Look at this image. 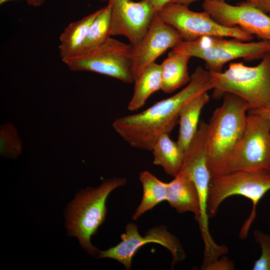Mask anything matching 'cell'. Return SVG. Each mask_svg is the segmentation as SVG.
Instances as JSON below:
<instances>
[{
    "label": "cell",
    "mask_w": 270,
    "mask_h": 270,
    "mask_svg": "<svg viewBox=\"0 0 270 270\" xmlns=\"http://www.w3.org/2000/svg\"><path fill=\"white\" fill-rule=\"evenodd\" d=\"M132 49L130 44L110 36L102 44L80 51L64 63L73 71L94 72L130 84L134 82Z\"/></svg>",
    "instance_id": "7"
},
{
    "label": "cell",
    "mask_w": 270,
    "mask_h": 270,
    "mask_svg": "<svg viewBox=\"0 0 270 270\" xmlns=\"http://www.w3.org/2000/svg\"><path fill=\"white\" fill-rule=\"evenodd\" d=\"M212 88L210 72L198 66L182 90L141 112L115 119L112 128L130 146L151 151L156 140L162 134H170L178 122L183 106L196 96Z\"/></svg>",
    "instance_id": "1"
},
{
    "label": "cell",
    "mask_w": 270,
    "mask_h": 270,
    "mask_svg": "<svg viewBox=\"0 0 270 270\" xmlns=\"http://www.w3.org/2000/svg\"><path fill=\"white\" fill-rule=\"evenodd\" d=\"M169 134L160 135L154 144L151 151L153 164L160 166L166 174L174 178L182 167L185 152Z\"/></svg>",
    "instance_id": "19"
},
{
    "label": "cell",
    "mask_w": 270,
    "mask_h": 270,
    "mask_svg": "<svg viewBox=\"0 0 270 270\" xmlns=\"http://www.w3.org/2000/svg\"><path fill=\"white\" fill-rule=\"evenodd\" d=\"M268 14L270 16V11L268 12Z\"/></svg>",
    "instance_id": "32"
},
{
    "label": "cell",
    "mask_w": 270,
    "mask_h": 270,
    "mask_svg": "<svg viewBox=\"0 0 270 270\" xmlns=\"http://www.w3.org/2000/svg\"><path fill=\"white\" fill-rule=\"evenodd\" d=\"M100 10L70 23L60 34L58 48L63 62L80 52L88 29Z\"/></svg>",
    "instance_id": "18"
},
{
    "label": "cell",
    "mask_w": 270,
    "mask_h": 270,
    "mask_svg": "<svg viewBox=\"0 0 270 270\" xmlns=\"http://www.w3.org/2000/svg\"><path fill=\"white\" fill-rule=\"evenodd\" d=\"M182 40L179 32L160 20L156 13L144 36L137 45L132 46V73L134 80L146 68Z\"/></svg>",
    "instance_id": "14"
},
{
    "label": "cell",
    "mask_w": 270,
    "mask_h": 270,
    "mask_svg": "<svg viewBox=\"0 0 270 270\" xmlns=\"http://www.w3.org/2000/svg\"><path fill=\"white\" fill-rule=\"evenodd\" d=\"M198 0H173L171 2H176V3L182 4L188 6L189 4L194 2H197ZM203 0L204 1V0ZM208 0L226 1V0Z\"/></svg>",
    "instance_id": "30"
},
{
    "label": "cell",
    "mask_w": 270,
    "mask_h": 270,
    "mask_svg": "<svg viewBox=\"0 0 270 270\" xmlns=\"http://www.w3.org/2000/svg\"><path fill=\"white\" fill-rule=\"evenodd\" d=\"M203 10L218 23L238 26L263 40L270 42V16L246 2L232 5L225 1L204 0Z\"/></svg>",
    "instance_id": "12"
},
{
    "label": "cell",
    "mask_w": 270,
    "mask_h": 270,
    "mask_svg": "<svg viewBox=\"0 0 270 270\" xmlns=\"http://www.w3.org/2000/svg\"><path fill=\"white\" fill-rule=\"evenodd\" d=\"M229 172L270 170V126L260 113L248 111L242 136L228 162Z\"/></svg>",
    "instance_id": "9"
},
{
    "label": "cell",
    "mask_w": 270,
    "mask_h": 270,
    "mask_svg": "<svg viewBox=\"0 0 270 270\" xmlns=\"http://www.w3.org/2000/svg\"><path fill=\"white\" fill-rule=\"evenodd\" d=\"M99 1H100V2H108V0H98Z\"/></svg>",
    "instance_id": "31"
},
{
    "label": "cell",
    "mask_w": 270,
    "mask_h": 270,
    "mask_svg": "<svg viewBox=\"0 0 270 270\" xmlns=\"http://www.w3.org/2000/svg\"><path fill=\"white\" fill-rule=\"evenodd\" d=\"M126 184L125 178L115 177L105 180L96 188L82 190L67 209L69 235L77 237L81 246L92 256H98L100 252L92 245L90 240L106 219L108 195Z\"/></svg>",
    "instance_id": "4"
},
{
    "label": "cell",
    "mask_w": 270,
    "mask_h": 270,
    "mask_svg": "<svg viewBox=\"0 0 270 270\" xmlns=\"http://www.w3.org/2000/svg\"><path fill=\"white\" fill-rule=\"evenodd\" d=\"M112 1L110 36H123L132 46L137 45L147 32L155 10L144 0Z\"/></svg>",
    "instance_id": "13"
},
{
    "label": "cell",
    "mask_w": 270,
    "mask_h": 270,
    "mask_svg": "<svg viewBox=\"0 0 270 270\" xmlns=\"http://www.w3.org/2000/svg\"><path fill=\"white\" fill-rule=\"evenodd\" d=\"M210 72L214 99L226 93L234 94L247 103L248 111L270 104V51L255 66L231 62L224 71Z\"/></svg>",
    "instance_id": "3"
},
{
    "label": "cell",
    "mask_w": 270,
    "mask_h": 270,
    "mask_svg": "<svg viewBox=\"0 0 270 270\" xmlns=\"http://www.w3.org/2000/svg\"><path fill=\"white\" fill-rule=\"evenodd\" d=\"M270 190V170L231 172L212 178L208 200L209 218L214 216L222 203L233 196H241L250 200L252 210L240 231L239 236L244 240L256 217L257 206Z\"/></svg>",
    "instance_id": "5"
},
{
    "label": "cell",
    "mask_w": 270,
    "mask_h": 270,
    "mask_svg": "<svg viewBox=\"0 0 270 270\" xmlns=\"http://www.w3.org/2000/svg\"><path fill=\"white\" fill-rule=\"evenodd\" d=\"M255 241L260 245L262 254L254 262L253 270H270V234L258 230L253 232Z\"/></svg>",
    "instance_id": "24"
},
{
    "label": "cell",
    "mask_w": 270,
    "mask_h": 270,
    "mask_svg": "<svg viewBox=\"0 0 270 270\" xmlns=\"http://www.w3.org/2000/svg\"><path fill=\"white\" fill-rule=\"evenodd\" d=\"M133 94L128 105L130 111H136L144 106L148 98L162 89L160 64L156 62L146 68L134 80Z\"/></svg>",
    "instance_id": "20"
},
{
    "label": "cell",
    "mask_w": 270,
    "mask_h": 270,
    "mask_svg": "<svg viewBox=\"0 0 270 270\" xmlns=\"http://www.w3.org/2000/svg\"><path fill=\"white\" fill-rule=\"evenodd\" d=\"M207 123L200 120L197 132L185 152L181 168L192 180L197 189L200 204L198 222L206 253L216 250L219 244L212 239L209 230L208 200L212 176L208 166L206 148Z\"/></svg>",
    "instance_id": "10"
},
{
    "label": "cell",
    "mask_w": 270,
    "mask_h": 270,
    "mask_svg": "<svg viewBox=\"0 0 270 270\" xmlns=\"http://www.w3.org/2000/svg\"><path fill=\"white\" fill-rule=\"evenodd\" d=\"M148 2L154 9L156 12L159 10L166 4L173 0H144Z\"/></svg>",
    "instance_id": "27"
},
{
    "label": "cell",
    "mask_w": 270,
    "mask_h": 270,
    "mask_svg": "<svg viewBox=\"0 0 270 270\" xmlns=\"http://www.w3.org/2000/svg\"><path fill=\"white\" fill-rule=\"evenodd\" d=\"M209 100L208 92H204L187 102L180 112L176 142L184 152L197 132L202 110Z\"/></svg>",
    "instance_id": "17"
},
{
    "label": "cell",
    "mask_w": 270,
    "mask_h": 270,
    "mask_svg": "<svg viewBox=\"0 0 270 270\" xmlns=\"http://www.w3.org/2000/svg\"><path fill=\"white\" fill-rule=\"evenodd\" d=\"M166 201L178 213L192 212L198 222L200 204L197 189L186 172L180 168L174 179L168 183Z\"/></svg>",
    "instance_id": "15"
},
{
    "label": "cell",
    "mask_w": 270,
    "mask_h": 270,
    "mask_svg": "<svg viewBox=\"0 0 270 270\" xmlns=\"http://www.w3.org/2000/svg\"><path fill=\"white\" fill-rule=\"evenodd\" d=\"M112 1L108 0L107 5L100 11L91 24L80 50L93 47L110 37V14Z\"/></svg>",
    "instance_id": "22"
},
{
    "label": "cell",
    "mask_w": 270,
    "mask_h": 270,
    "mask_svg": "<svg viewBox=\"0 0 270 270\" xmlns=\"http://www.w3.org/2000/svg\"><path fill=\"white\" fill-rule=\"evenodd\" d=\"M22 142L16 128L12 123H5L0 128V154L2 156L15 158L22 152Z\"/></svg>",
    "instance_id": "23"
},
{
    "label": "cell",
    "mask_w": 270,
    "mask_h": 270,
    "mask_svg": "<svg viewBox=\"0 0 270 270\" xmlns=\"http://www.w3.org/2000/svg\"><path fill=\"white\" fill-rule=\"evenodd\" d=\"M120 238L121 242L114 246L100 251L98 258L114 259L123 264L126 270H130L132 258L138 250L144 244L152 242L160 244L170 252L172 257V265L186 258L180 240L164 226L152 228L142 236L138 231L137 226L134 222H130Z\"/></svg>",
    "instance_id": "11"
},
{
    "label": "cell",
    "mask_w": 270,
    "mask_h": 270,
    "mask_svg": "<svg viewBox=\"0 0 270 270\" xmlns=\"http://www.w3.org/2000/svg\"><path fill=\"white\" fill-rule=\"evenodd\" d=\"M192 58L188 55L176 50L170 51L160 64L162 89L165 93H172L186 86L190 82L188 64Z\"/></svg>",
    "instance_id": "16"
},
{
    "label": "cell",
    "mask_w": 270,
    "mask_h": 270,
    "mask_svg": "<svg viewBox=\"0 0 270 270\" xmlns=\"http://www.w3.org/2000/svg\"><path fill=\"white\" fill-rule=\"evenodd\" d=\"M157 16L175 28L183 40L192 41L204 36L233 38L250 42L254 36L239 27L223 26L214 20L205 11L196 12L188 6L170 2L156 12Z\"/></svg>",
    "instance_id": "8"
},
{
    "label": "cell",
    "mask_w": 270,
    "mask_h": 270,
    "mask_svg": "<svg viewBox=\"0 0 270 270\" xmlns=\"http://www.w3.org/2000/svg\"><path fill=\"white\" fill-rule=\"evenodd\" d=\"M228 38L204 36L192 41L182 40L172 49L204 60L210 72H220L234 60H253L262 58L270 51V42H244Z\"/></svg>",
    "instance_id": "6"
},
{
    "label": "cell",
    "mask_w": 270,
    "mask_h": 270,
    "mask_svg": "<svg viewBox=\"0 0 270 270\" xmlns=\"http://www.w3.org/2000/svg\"><path fill=\"white\" fill-rule=\"evenodd\" d=\"M257 112L264 116L268 121L270 126V104L266 106L254 110H250Z\"/></svg>",
    "instance_id": "29"
},
{
    "label": "cell",
    "mask_w": 270,
    "mask_h": 270,
    "mask_svg": "<svg viewBox=\"0 0 270 270\" xmlns=\"http://www.w3.org/2000/svg\"><path fill=\"white\" fill-rule=\"evenodd\" d=\"M201 269L204 270H233L235 269V266L231 260L226 256H224L201 266Z\"/></svg>",
    "instance_id": "25"
},
{
    "label": "cell",
    "mask_w": 270,
    "mask_h": 270,
    "mask_svg": "<svg viewBox=\"0 0 270 270\" xmlns=\"http://www.w3.org/2000/svg\"><path fill=\"white\" fill-rule=\"evenodd\" d=\"M207 123L206 148L212 178L229 172L232 152L244 130L248 106L240 97L226 93Z\"/></svg>",
    "instance_id": "2"
},
{
    "label": "cell",
    "mask_w": 270,
    "mask_h": 270,
    "mask_svg": "<svg viewBox=\"0 0 270 270\" xmlns=\"http://www.w3.org/2000/svg\"><path fill=\"white\" fill-rule=\"evenodd\" d=\"M244 2L252 4L266 13L270 10V0H243Z\"/></svg>",
    "instance_id": "26"
},
{
    "label": "cell",
    "mask_w": 270,
    "mask_h": 270,
    "mask_svg": "<svg viewBox=\"0 0 270 270\" xmlns=\"http://www.w3.org/2000/svg\"><path fill=\"white\" fill-rule=\"evenodd\" d=\"M12 0H0V4L2 5ZM28 4L33 7H38L41 6L44 2V0H26Z\"/></svg>",
    "instance_id": "28"
},
{
    "label": "cell",
    "mask_w": 270,
    "mask_h": 270,
    "mask_svg": "<svg viewBox=\"0 0 270 270\" xmlns=\"http://www.w3.org/2000/svg\"><path fill=\"white\" fill-rule=\"evenodd\" d=\"M139 180L142 184L143 194L141 202L132 215L133 220H136L162 202L166 200L168 197V183L161 181L151 172L147 170L142 172Z\"/></svg>",
    "instance_id": "21"
}]
</instances>
